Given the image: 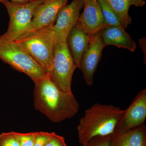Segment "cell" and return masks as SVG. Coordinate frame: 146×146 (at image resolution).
I'll return each mask as SVG.
<instances>
[{"label": "cell", "mask_w": 146, "mask_h": 146, "mask_svg": "<svg viewBox=\"0 0 146 146\" xmlns=\"http://www.w3.org/2000/svg\"><path fill=\"white\" fill-rule=\"evenodd\" d=\"M34 82L35 107L50 121L60 123L78 112L79 104L73 94L60 90L49 75Z\"/></svg>", "instance_id": "cell-1"}, {"label": "cell", "mask_w": 146, "mask_h": 146, "mask_svg": "<svg viewBox=\"0 0 146 146\" xmlns=\"http://www.w3.org/2000/svg\"><path fill=\"white\" fill-rule=\"evenodd\" d=\"M123 112L112 105H93L80 120L77 127L79 143L84 146L94 137L112 135Z\"/></svg>", "instance_id": "cell-2"}, {"label": "cell", "mask_w": 146, "mask_h": 146, "mask_svg": "<svg viewBox=\"0 0 146 146\" xmlns=\"http://www.w3.org/2000/svg\"><path fill=\"white\" fill-rule=\"evenodd\" d=\"M54 24L14 40L23 47L49 75L52 69L56 41L54 30Z\"/></svg>", "instance_id": "cell-3"}, {"label": "cell", "mask_w": 146, "mask_h": 146, "mask_svg": "<svg viewBox=\"0 0 146 146\" xmlns=\"http://www.w3.org/2000/svg\"><path fill=\"white\" fill-rule=\"evenodd\" d=\"M0 59L35 82L48 75L25 50L15 41H0Z\"/></svg>", "instance_id": "cell-4"}, {"label": "cell", "mask_w": 146, "mask_h": 146, "mask_svg": "<svg viewBox=\"0 0 146 146\" xmlns=\"http://www.w3.org/2000/svg\"><path fill=\"white\" fill-rule=\"evenodd\" d=\"M76 68L68 48L67 39L62 36L56 37L52 69L49 75L60 90L73 94L71 85Z\"/></svg>", "instance_id": "cell-5"}, {"label": "cell", "mask_w": 146, "mask_h": 146, "mask_svg": "<svg viewBox=\"0 0 146 146\" xmlns=\"http://www.w3.org/2000/svg\"><path fill=\"white\" fill-rule=\"evenodd\" d=\"M43 0H32L25 3H17L8 0H0L6 8L9 17L8 29L0 36V41L16 40L28 28L32 19L35 9Z\"/></svg>", "instance_id": "cell-6"}, {"label": "cell", "mask_w": 146, "mask_h": 146, "mask_svg": "<svg viewBox=\"0 0 146 146\" xmlns=\"http://www.w3.org/2000/svg\"><path fill=\"white\" fill-rule=\"evenodd\" d=\"M68 0H43L35 9L29 27L17 39L54 24L59 11Z\"/></svg>", "instance_id": "cell-7"}, {"label": "cell", "mask_w": 146, "mask_h": 146, "mask_svg": "<svg viewBox=\"0 0 146 146\" xmlns=\"http://www.w3.org/2000/svg\"><path fill=\"white\" fill-rule=\"evenodd\" d=\"M146 119V89L139 92L118 122L115 131L125 132L145 124Z\"/></svg>", "instance_id": "cell-8"}, {"label": "cell", "mask_w": 146, "mask_h": 146, "mask_svg": "<svg viewBox=\"0 0 146 146\" xmlns=\"http://www.w3.org/2000/svg\"><path fill=\"white\" fill-rule=\"evenodd\" d=\"M101 31L91 36L89 46L84 54L80 64V69L83 78L89 86L93 84L94 74L101 59L103 50L105 47Z\"/></svg>", "instance_id": "cell-9"}, {"label": "cell", "mask_w": 146, "mask_h": 146, "mask_svg": "<svg viewBox=\"0 0 146 146\" xmlns=\"http://www.w3.org/2000/svg\"><path fill=\"white\" fill-rule=\"evenodd\" d=\"M83 7L76 25L86 33L92 36L108 27L97 0H84Z\"/></svg>", "instance_id": "cell-10"}, {"label": "cell", "mask_w": 146, "mask_h": 146, "mask_svg": "<svg viewBox=\"0 0 146 146\" xmlns=\"http://www.w3.org/2000/svg\"><path fill=\"white\" fill-rule=\"evenodd\" d=\"M84 0H73L70 3L61 9L58 15L54 30L56 37H67L78 21L80 12L83 8Z\"/></svg>", "instance_id": "cell-11"}, {"label": "cell", "mask_w": 146, "mask_h": 146, "mask_svg": "<svg viewBox=\"0 0 146 146\" xmlns=\"http://www.w3.org/2000/svg\"><path fill=\"white\" fill-rule=\"evenodd\" d=\"M91 36L76 25L67 37V44L77 68L80 69L82 59L88 49Z\"/></svg>", "instance_id": "cell-12"}, {"label": "cell", "mask_w": 146, "mask_h": 146, "mask_svg": "<svg viewBox=\"0 0 146 146\" xmlns=\"http://www.w3.org/2000/svg\"><path fill=\"white\" fill-rule=\"evenodd\" d=\"M105 46L112 45L134 52L136 45L122 26H108L101 31Z\"/></svg>", "instance_id": "cell-13"}, {"label": "cell", "mask_w": 146, "mask_h": 146, "mask_svg": "<svg viewBox=\"0 0 146 146\" xmlns=\"http://www.w3.org/2000/svg\"><path fill=\"white\" fill-rule=\"evenodd\" d=\"M110 146H146L145 125L121 133L114 131Z\"/></svg>", "instance_id": "cell-14"}, {"label": "cell", "mask_w": 146, "mask_h": 146, "mask_svg": "<svg viewBox=\"0 0 146 146\" xmlns=\"http://www.w3.org/2000/svg\"><path fill=\"white\" fill-rule=\"evenodd\" d=\"M117 14L124 28H127L131 23V19L129 14L131 6L139 7L145 4V0H105Z\"/></svg>", "instance_id": "cell-15"}, {"label": "cell", "mask_w": 146, "mask_h": 146, "mask_svg": "<svg viewBox=\"0 0 146 146\" xmlns=\"http://www.w3.org/2000/svg\"><path fill=\"white\" fill-rule=\"evenodd\" d=\"M108 26H122L117 14L105 0H97ZM123 27V26H122Z\"/></svg>", "instance_id": "cell-16"}, {"label": "cell", "mask_w": 146, "mask_h": 146, "mask_svg": "<svg viewBox=\"0 0 146 146\" xmlns=\"http://www.w3.org/2000/svg\"><path fill=\"white\" fill-rule=\"evenodd\" d=\"M20 146H34L35 132L21 133L14 132Z\"/></svg>", "instance_id": "cell-17"}, {"label": "cell", "mask_w": 146, "mask_h": 146, "mask_svg": "<svg viewBox=\"0 0 146 146\" xmlns=\"http://www.w3.org/2000/svg\"><path fill=\"white\" fill-rule=\"evenodd\" d=\"M0 146H20L14 131L0 134Z\"/></svg>", "instance_id": "cell-18"}, {"label": "cell", "mask_w": 146, "mask_h": 146, "mask_svg": "<svg viewBox=\"0 0 146 146\" xmlns=\"http://www.w3.org/2000/svg\"><path fill=\"white\" fill-rule=\"evenodd\" d=\"M54 132L39 131L35 132V142L34 146H45Z\"/></svg>", "instance_id": "cell-19"}, {"label": "cell", "mask_w": 146, "mask_h": 146, "mask_svg": "<svg viewBox=\"0 0 146 146\" xmlns=\"http://www.w3.org/2000/svg\"><path fill=\"white\" fill-rule=\"evenodd\" d=\"M111 135L94 137L84 146H110Z\"/></svg>", "instance_id": "cell-20"}, {"label": "cell", "mask_w": 146, "mask_h": 146, "mask_svg": "<svg viewBox=\"0 0 146 146\" xmlns=\"http://www.w3.org/2000/svg\"><path fill=\"white\" fill-rule=\"evenodd\" d=\"M45 146H67L63 136L54 133L51 138Z\"/></svg>", "instance_id": "cell-21"}, {"label": "cell", "mask_w": 146, "mask_h": 146, "mask_svg": "<svg viewBox=\"0 0 146 146\" xmlns=\"http://www.w3.org/2000/svg\"><path fill=\"white\" fill-rule=\"evenodd\" d=\"M13 3H25L31 1L32 0H8Z\"/></svg>", "instance_id": "cell-22"}]
</instances>
